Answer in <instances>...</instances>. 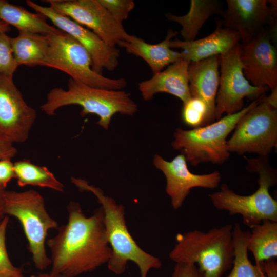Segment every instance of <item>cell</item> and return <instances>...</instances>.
<instances>
[{
    "label": "cell",
    "mask_w": 277,
    "mask_h": 277,
    "mask_svg": "<svg viewBox=\"0 0 277 277\" xmlns=\"http://www.w3.org/2000/svg\"><path fill=\"white\" fill-rule=\"evenodd\" d=\"M67 223L47 241L51 252V272L76 277L107 263L112 254L104 223L102 208L86 216L81 205L70 202Z\"/></svg>",
    "instance_id": "obj_1"
},
{
    "label": "cell",
    "mask_w": 277,
    "mask_h": 277,
    "mask_svg": "<svg viewBox=\"0 0 277 277\" xmlns=\"http://www.w3.org/2000/svg\"><path fill=\"white\" fill-rule=\"evenodd\" d=\"M71 182L80 190L92 193L101 205L104 223L111 256L107 262L108 269L116 274L124 272L129 261L138 267L141 277H147L151 269L162 266L160 260L146 252L136 244L127 228L123 205L107 195L98 187L90 185L82 179L72 177Z\"/></svg>",
    "instance_id": "obj_2"
},
{
    "label": "cell",
    "mask_w": 277,
    "mask_h": 277,
    "mask_svg": "<svg viewBox=\"0 0 277 277\" xmlns=\"http://www.w3.org/2000/svg\"><path fill=\"white\" fill-rule=\"evenodd\" d=\"M232 230L231 224H226L207 232L179 233L169 258L176 264L196 265L205 277H222L233 263Z\"/></svg>",
    "instance_id": "obj_3"
},
{
    "label": "cell",
    "mask_w": 277,
    "mask_h": 277,
    "mask_svg": "<svg viewBox=\"0 0 277 277\" xmlns=\"http://www.w3.org/2000/svg\"><path fill=\"white\" fill-rule=\"evenodd\" d=\"M79 105L81 114L97 115V124L108 130L111 119L117 113L131 116L138 110L136 103L130 94L122 90L97 88L70 78L68 89L54 88L50 90L41 110L48 115H55L58 109L68 105Z\"/></svg>",
    "instance_id": "obj_4"
},
{
    "label": "cell",
    "mask_w": 277,
    "mask_h": 277,
    "mask_svg": "<svg viewBox=\"0 0 277 277\" xmlns=\"http://www.w3.org/2000/svg\"><path fill=\"white\" fill-rule=\"evenodd\" d=\"M247 169L259 174V187L248 195L236 193L225 183L220 190L210 194L213 206L227 211L230 215L240 214L244 224L252 228L265 220L277 222V201L269 193L276 183V172L269 165L267 156L247 159Z\"/></svg>",
    "instance_id": "obj_5"
},
{
    "label": "cell",
    "mask_w": 277,
    "mask_h": 277,
    "mask_svg": "<svg viewBox=\"0 0 277 277\" xmlns=\"http://www.w3.org/2000/svg\"><path fill=\"white\" fill-rule=\"evenodd\" d=\"M260 98L240 111L226 115L208 125L190 130L176 129L173 133L172 147L180 151L187 162L193 166L203 163L224 164L230 155L226 147L228 136L240 118L258 103Z\"/></svg>",
    "instance_id": "obj_6"
},
{
    "label": "cell",
    "mask_w": 277,
    "mask_h": 277,
    "mask_svg": "<svg viewBox=\"0 0 277 277\" xmlns=\"http://www.w3.org/2000/svg\"><path fill=\"white\" fill-rule=\"evenodd\" d=\"M4 211L22 224L35 267L44 270L51 265L46 251V239L48 231L58 226L47 212L42 195L33 190H6Z\"/></svg>",
    "instance_id": "obj_7"
},
{
    "label": "cell",
    "mask_w": 277,
    "mask_h": 277,
    "mask_svg": "<svg viewBox=\"0 0 277 277\" xmlns=\"http://www.w3.org/2000/svg\"><path fill=\"white\" fill-rule=\"evenodd\" d=\"M48 48L43 66L62 71L71 78L88 86L120 90L127 85L124 78H110L95 72L87 50L66 33L46 35Z\"/></svg>",
    "instance_id": "obj_8"
},
{
    "label": "cell",
    "mask_w": 277,
    "mask_h": 277,
    "mask_svg": "<svg viewBox=\"0 0 277 277\" xmlns=\"http://www.w3.org/2000/svg\"><path fill=\"white\" fill-rule=\"evenodd\" d=\"M263 96L236 124L226 142L230 153H254L268 156L276 148L277 110L263 101Z\"/></svg>",
    "instance_id": "obj_9"
},
{
    "label": "cell",
    "mask_w": 277,
    "mask_h": 277,
    "mask_svg": "<svg viewBox=\"0 0 277 277\" xmlns=\"http://www.w3.org/2000/svg\"><path fill=\"white\" fill-rule=\"evenodd\" d=\"M241 44L219 55L221 66L219 86L215 100V118L219 120L224 113H235L243 108L245 97L255 100L269 90L256 87L246 79L240 61Z\"/></svg>",
    "instance_id": "obj_10"
},
{
    "label": "cell",
    "mask_w": 277,
    "mask_h": 277,
    "mask_svg": "<svg viewBox=\"0 0 277 277\" xmlns=\"http://www.w3.org/2000/svg\"><path fill=\"white\" fill-rule=\"evenodd\" d=\"M49 7L60 14L86 26L112 47L128 41L131 35L99 3L98 0H46Z\"/></svg>",
    "instance_id": "obj_11"
},
{
    "label": "cell",
    "mask_w": 277,
    "mask_h": 277,
    "mask_svg": "<svg viewBox=\"0 0 277 277\" xmlns=\"http://www.w3.org/2000/svg\"><path fill=\"white\" fill-rule=\"evenodd\" d=\"M26 4L36 12L49 19L58 29L69 34L88 52L92 59L93 70L102 74L104 69L114 70L119 64L120 50L107 45L93 31L71 18L58 13L49 6H43L30 1Z\"/></svg>",
    "instance_id": "obj_12"
},
{
    "label": "cell",
    "mask_w": 277,
    "mask_h": 277,
    "mask_svg": "<svg viewBox=\"0 0 277 277\" xmlns=\"http://www.w3.org/2000/svg\"><path fill=\"white\" fill-rule=\"evenodd\" d=\"M227 8L217 21L224 27L238 33L242 44L251 41L267 25H274L276 1L227 0Z\"/></svg>",
    "instance_id": "obj_13"
},
{
    "label": "cell",
    "mask_w": 277,
    "mask_h": 277,
    "mask_svg": "<svg viewBox=\"0 0 277 277\" xmlns=\"http://www.w3.org/2000/svg\"><path fill=\"white\" fill-rule=\"evenodd\" d=\"M36 118V112L25 101L12 76L0 75V136L24 143Z\"/></svg>",
    "instance_id": "obj_14"
},
{
    "label": "cell",
    "mask_w": 277,
    "mask_h": 277,
    "mask_svg": "<svg viewBox=\"0 0 277 277\" xmlns=\"http://www.w3.org/2000/svg\"><path fill=\"white\" fill-rule=\"evenodd\" d=\"M185 156L181 154L171 161L165 160L157 154L153 156V165L165 176L166 192L175 210L181 207L192 188L214 189L221 180V174L218 171L204 174H194L189 170Z\"/></svg>",
    "instance_id": "obj_15"
},
{
    "label": "cell",
    "mask_w": 277,
    "mask_h": 277,
    "mask_svg": "<svg viewBox=\"0 0 277 277\" xmlns=\"http://www.w3.org/2000/svg\"><path fill=\"white\" fill-rule=\"evenodd\" d=\"M240 58L251 85L270 90L277 87V52L269 31L265 29L248 43L241 44Z\"/></svg>",
    "instance_id": "obj_16"
},
{
    "label": "cell",
    "mask_w": 277,
    "mask_h": 277,
    "mask_svg": "<svg viewBox=\"0 0 277 277\" xmlns=\"http://www.w3.org/2000/svg\"><path fill=\"white\" fill-rule=\"evenodd\" d=\"M216 25L215 30L204 38L191 41L176 38L171 40L170 47L181 49V59L190 62L226 53L239 44L240 37L236 32L223 27L217 21Z\"/></svg>",
    "instance_id": "obj_17"
},
{
    "label": "cell",
    "mask_w": 277,
    "mask_h": 277,
    "mask_svg": "<svg viewBox=\"0 0 277 277\" xmlns=\"http://www.w3.org/2000/svg\"><path fill=\"white\" fill-rule=\"evenodd\" d=\"M190 63L180 60L154 74L150 79L140 83L138 90L143 100L148 101L157 93H166L179 98L183 103L186 102L191 97L188 80Z\"/></svg>",
    "instance_id": "obj_18"
},
{
    "label": "cell",
    "mask_w": 277,
    "mask_h": 277,
    "mask_svg": "<svg viewBox=\"0 0 277 277\" xmlns=\"http://www.w3.org/2000/svg\"><path fill=\"white\" fill-rule=\"evenodd\" d=\"M219 55L190 62L188 80L191 97L202 100L207 105L210 123L214 122L215 100L220 83Z\"/></svg>",
    "instance_id": "obj_19"
},
{
    "label": "cell",
    "mask_w": 277,
    "mask_h": 277,
    "mask_svg": "<svg viewBox=\"0 0 277 277\" xmlns=\"http://www.w3.org/2000/svg\"><path fill=\"white\" fill-rule=\"evenodd\" d=\"M177 32L169 29L165 39L157 44H149L143 39L132 35L128 41L121 42L118 46L127 52L143 59L153 74L161 72L166 66L181 60L180 52L171 49L170 42Z\"/></svg>",
    "instance_id": "obj_20"
},
{
    "label": "cell",
    "mask_w": 277,
    "mask_h": 277,
    "mask_svg": "<svg viewBox=\"0 0 277 277\" xmlns=\"http://www.w3.org/2000/svg\"><path fill=\"white\" fill-rule=\"evenodd\" d=\"M47 18L39 13H32L24 7L0 0V21L17 29L19 32H27L43 35L60 33L63 31L51 26Z\"/></svg>",
    "instance_id": "obj_21"
},
{
    "label": "cell",
    "mask_w": 277,
    "mask_h": 277,
    "mask_svg": "<svg viewBox=\"0 0 277 277\" xmlns=\"http://www.w3.org/2000/svg\"><path fill=\"white\" fill-rule=\"evenodd\" d=\"M223 10L221 2L217 0H191L188 12L177 16L166 14L167 19L182 26L180 34L184 41L195 39L199 31L206 21L214 14L220 15Z\"/></svg>",
    "instance_id": "obj_22"
},
{
    "label": "cell",
    "mask_w": 277,
    "mask_h": 277,
    "mask_svg": "<svg viewBox=\"0 0 277 277\" xmlns=\"http://www.w3.org/2000/svg\"><path fill=\"white\" fill-rule=\"evenodd\" d=\"M10 44L18 66H43L48 48L46 35L19 32L17 36L11 37Z\"/></svg>",
    "instance_id": "obj_23"
},
{
    "label": "cell",
    "mask_w": 277,
    "mask_h": 277,
    "mask_svg": "<svg viewBox=\"0 0 277 277\" xmlns=\"http://www.w3.org/2000/svg\"><path fill=\"white\" fill-rule=\"evenodd\" d=\"M248 242L255 264L261 266L267 260L277 257V222L265 220L251 228Z\"/></svg>",
    "instance_id": "obj_24"
},
{
    "label": "cell",
    "mask_w": 277,
    "mask_h": 277,
    "mask_svg": "<svg viewBox=\"0 0 277 277\" xmlns=\"http://www.w3.org/2000/svg\"><path fill=\"white\" fill-rule=\"evenodd\" d=\"M250 232L242 229L239 223L233 226L234 258L231 272L226 277H266L263 265L252 264L248 255Z\"/></svg>",
    "instance_id": "obj_25"
},
{
    "label": "cell",
    "mask_w": 277,
    "mask_h": 277,
    "mask_svg": "<svg viewBox=\"0 0 277 277\" xmlns=\"http://www.w3.org/2000/svg\"><path fill=\"white\" fill-rule=\"evenodd\" d=\"M14 170L15 178L19 186L32 185L48 188L61 192L64 191V185L45 167L23 160L14 163Z\"/></svg>",
    "instance_id": "obj_26"
},
{
    "label": "cell",
    "mask_w": 277,
    "mask_h": 277,
    "mask_svg": "<svg viewBox=\"0 0 277 277\" xmlns=\"http://www.w3.org/2000/svg\"><path fill=\"white\" fill-rule=\"evenodd\" d=\"M181 115L184 123L193 128L211 124L206 104L197 97H191L183 103Z\"/></svg>",
    "instance_id": "obj_27"
},
{
    "label": "cell",
    "mask_w": 277,
    "mask_h": 277,
    "mask_svg": "<svg viewBox=\"0 0 277 277\" xmlns=\"http://www.w3.org/2000/svg\"><path fill=\"white\" fill-rule=\"evenodd\" d=\"M9 218L7 216L0 222V277H23L22 270L13 265L8 256L6 235Z\"/></svg>",
    "instance_id": "obj_28"
},
{
    "label": "cell",
    "mask_w": 277,
    "mask_h": 277,
    "mask_svg": "<svg viewBox=\"0 0 277 277\" xmlns=\"http://www.w3.org/2000/svg\"><path fill=\"white\" fill-rule=\"evenodd\" d=\"M10 38L6 33H0V75L13 77L18 65L13 55Z\"/></svg>",
    "instance_id": "obj_29"
},
{
    "label": "cell",
    "mask_w": 277,
    "mask_h": 277,
    "mask_svg": "<svg viewBox=\"0 0 277 277\" xmlns=\"http://www.w3.org/2000/svg\"><path fill=\"white\" fill-rule=\"evenodd\" d=\"M117 22L122 23L135 7L132 0H98Z\"/></svg>",
    "instance_id": "obj_30"
},
{
    "label": "cell",
    "mask_w": 277,
    "mask_h": 277,
    "mask_svg": "<svg viewBox=\"0 0 277 277\" xmlns=\"http://www.w3.org/2000/svg\"><path fill=\"white\" fill-rule=\"evenodd\" d=\"M171 277H205L194 264H176Z\"/></svg>",
    "instance_id": "obj_31"
},
{
    "label": "cell",
    "mask_w": 277,
    "mask_h": 277,
    "mask_svg": "<svg viewBox=\"0 0 277 277\" xmlns=\"http://www.w3.org/2000/svg\"><path fill=\"white\" fill-rule=\"evenodd\" d=\"M11 159L0 160V188L5 189L8 183L15 178L14 163Z\"/></svg>",
    "instance_id": "obj_32"
},
{
    "label": "cell",
    "mask_w": 277,
    "mask_h": 277,
    "mask_svg": "<svg viewBox=\"0 0 277 277\" xmlns=\"http://www.w3.org/2000/svg\"><path fill=\"white\" fill-rule=\"evenodd\" d=\"M17 152L13 143L0 136V160L11 159Z\"/></svg>",
    "instance_id": "obj_33"
},
{
    "label": "cell",
    "mask_w": 277,
    "mask_h": 277,
    "mask_svg": "<svg viewBox=\"0 0 277 277\" xmlns=\"http://www.w3.org/2000/svg\"><path fill=\"white\" fill-rule=\"evenodd\" d=\"M262 265L266 277H277V262L275 259L264 262Z\"/></svg>",
    "instance_id": "obj_34"
},
{
    "label": "cell",
    "mask_w": 277,
    "mask_h": 277,
    "mask_svg": "<svg viewBox=\"0 0 277 277\" xmlns=\"http://www.w3.org/2000/svg\"><path fill=\"white\" fill-rule=\"evenodd\" d=\"M271 93L267 96L264 95L262 100L271 107L277 109V87L271 90Z\"/></svg>",
    "instance_id": "obj_35"
},
{
    "label": "cell",
    "mask_w": 277,
    "mask_h": 277,
    "mask_svg": "<svg viewBox=\"0 0 277 277\" xmlns=\"http://www.w3.org/2000/svg\"><path fill=\"white\" fill-rule=\"evenodd\" d=\"M6 190L0 188V222L5 217V195Z\"/></svg>",
    "instance_id": "obj_36"
},
{
    "label": "cell",
    "mask_w": 277,
    "mask_h": 277,
    "mask_svg": "<svg viewBox=\"0 0 277 277\" xmlns=\"http://www.w3.org/2000/svg\"><path fill=\"white\" fill-rule=\"evenodd\" d=\"M11 27L8 24L0 21V33L8 32L11 30Z\"/></svg>",
    "instance_id": "obj_37"
},
{
    "label": "cell",
    "mask_w": 277,
    "mask_h": 277,
    "mask_svg": "<svg viewBox=\"0 0 277 277\" xmlns=\"http://www.w3.org/2000/svg\"><path fill=\"white\" fill-rule=\"evenodd\" d=\"M30 277H65L64 276L50 272L49 273H42L37 275H32Z\"/></svg>",
    "instance_id": "obj_38"
}]
</instances>
